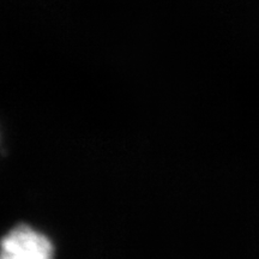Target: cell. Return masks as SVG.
Here are the masks:
<instances>
[{
  "mask_svg": "<svg viewBox=\"0 0 259 259\" xmlns=\"http://www.w3.org/2000/svg\"><path fill=\"white\" fill-rule=\"evenodd\" d=\"M53 246L45 235L28 226H18L2 242V259H52Z\"/></svg>",
  "mask_w": 259,
  "mask_h": 259,
  "instance_id": "obj_1",
  "label": "cell"
}]
</instances>
